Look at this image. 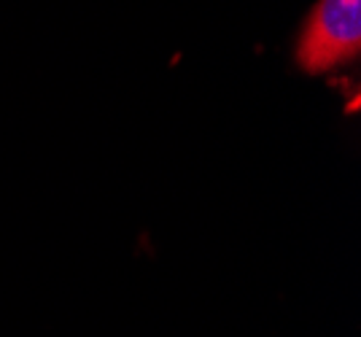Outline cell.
Masks as SVG:
<instances>
[{"label":"cell","instance_id":"obj_1","mask_svg":"<svg viewBox=\"0 0 361 337\" xmlns=\"http://www.w3.org/2000/svg\"><path fill=\"white\" fill-rule=\"evenodd\" d=\"M361 49V0H318L297 47L305 73H326L356 60Z\"/></svg>","mask_w":361,"mask_h":337}]
</instances>
